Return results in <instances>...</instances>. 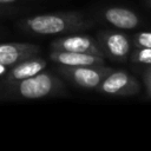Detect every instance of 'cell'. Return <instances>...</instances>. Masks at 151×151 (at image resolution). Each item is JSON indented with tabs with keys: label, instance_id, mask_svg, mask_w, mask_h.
Wrapping results in <instances>:
<instances>
[{
	"label": "cell",
	"instance_id": "obj_2",
	"mask_svg": "<svg viewBox=\"0 0 151 151\" xmlns=\"http://www.w3.org/2000/svg\"><path fill=\"white\" fill-rule=\"evenodd\" d=\"M0 84L5 85L4 94L8 99H41L66 93L63 80L58 76L45 71L18 81H1Z\"/></svg>",
	"mask_w": 151,
	"mask_h": 151
},
{
	"label": "cell",
	"instance_id": "obj_4",
	"mask_svg": "<svg viewBox=\"0 0 151 151\" xmlns=\"http://www.w3.org/2000/svg\"><path fill=\"white\" fill-rule=\"evenodd\" d=\"M100 93L114 97H132L139 93L138 80L126 71H112L97 87Z\"/></svg>",
	"mask_w": 151,
	"mask_h": 151
},
{
	"label": "cell",
	"instance_id": "obj_10",
	"mask_svg": "<svg viewBox=\"0 0 151 151\" xmlns=\"http://www.w3.org/2000/svg\"><path fill=\"white\" fill-rule=\"evenodd\" d=\"M103 19L120 29H133L140 24L137 13L126 7H107L103 11Z\"/></svg>",
	"mask_w": 151,
	"mask_h": 151
},
{
	"label": "cell",
	"instance_id": "obj_6",
	"mask_svg": "<svg viewBox=\"0 0 151 151\" xmlns=\"http://www.w3.org/2000/svg\"><path fill=\"white\" fill-rule=\"evenodd\" d=\"M51 50L70 51L79 53H88L99 57H104V53L97 41V39L86 34H67L51 42Z\"/></svg>",
	"mask_w": 151,
	"mask_h": 151
},
{
	"label": "cell",
	"instance_id": "obj_12",
	"mask_svg": "<svg viewBox=\"0 0 151 151\" xmlns=\"http://www.w3.org/2000/svg\"><path fill=\"white\" fill-rule=\"evenodd\" d=\"M132 44L134 47H149L151 48V32H138L132 37Z\"/></svg>",
	"mask_w": 151,
	"mask_h": 151
},
{
	"label": "cell",
	"instance_id": "obj_5",
	"mask_svg": "<svg viewBox=\"0 0 151 151\" xmlns=\"http://www.w3.org/2000/svg\"><path fill=\"white\" fill-rule=\"evenodd\" d=\"M97 41L104 53V57H109L117 61H125L131 53L132 42L131 39L120 32H99Z\"/></svg>",
	"mask_w": 151,
	"mask_h": 151
},
{
	"label": "cell",
	"instance_id": "obj_8",
	"mask_svg": "<svg viewBox=\"0 0 151 151\" xmlns=\"http://www.w3.org/2000/svg\"><path fill=\"white\" fill-rule=\"evenodd\" d=\"M50 59L54 64L64 65V66H101V65H105L104 57L88 54V53L59 51V50H51Z\"/></svg>",
	"mask_w": 151,
	"mask_h": 151
},
{
	"label": "cell",
	"instance_id": "obj_14",
	"mask_svg": "<svg viewBox=\"0 0 151 151\" xmlns=\"http://www.w3.org/2000/svg\"><path fill=\"white\" fill-rule=\"evenodd\" d=\"M18 0H0V5H7V4H13Z\"/></svg>",
	"mask_w": 151,
	"mask_h": 151
},
{
	"label": "cell",
	"instance_id": "obj_15",
	"mask_svg": "<svg viewBox=\"0 0 151 151\" xmlns=\"http://www.w3.org/2000/svg\"><path fill=\"white\" fill-rule=\"evenodd\" d=\"M147 4H149V6L151 7V0H147Z\"/></svg>",
	"mask_w": 151,
	"mask_h": 151
},
{
	"label": "cell",
	"instance_id": "obj_9",
	"mask_svg": "<svg viewBox=\"0 0 151 151\" xmlns=\"http://www.w3.org/2000/svg\"><path fill=\"white\" fill-rule=\"evenodd\" d=\"M47 61L38 55H34L32 58H28L26 60H22L11 67H8L7 72L2 76V83H12L18 81L28 77H32L46 67Z\"/></svg>",
	"mask_w": 151,
	"mask_h": 151
},
{
	"label": "cell",
	"instance_id": "obj_7",
	"mask_svg": "<svg viewBox=\"0 0 151 151\" xmlns=\"http://www.w3.org/2000/svg\"><path fill=\"white\" fill-rule=\"evenodd\" d=\"M40 47L31 42H4L0 44V64L11 67L22 60L38 55Z\"/></svg>",
	"mask_w": 151,
	"mask_h": 151
},
{
	"label": "cell",
	"instance_id": "obj_1",
	"mask_svg": "<svg viewBox=\"0 0 151 151\" xmlns=\"http://www.w3.org/2000/svg\"><path fill=\"white\" fill-rule=\"evenodd\" d=\"M20 28L38 35L70 34L87 29L93 26V21L79 12L47 13L27 17L19 24Z\"/></svg>",
	"mask_w": 151,
	"mask_h": 151
},
{
	"label": "cell",
	"instance_id": "obj_11",
	"mask_svg": "<svg viewBox=\"0 0 151 151\" xmlns=\"http://www.w3.org/2000/svg\"><path fill=\"white\" fill-rule=\"evenodd\" d=\"M130 59L133 63L151 65V48H149V47H136V50L130 54Z\"/></svg>",
	"mask_w": 151,
	"mask_h": 151
},
{
	"label": "cell",
	"instance_id": "obj_3",
	"mask_svg": "<svg viewBox=\"0 0 151 151\" xmlns=\"http://www.w3.org/2000/svg\"><path fill=\"white\" fill-rule=\"evenodd\" d=\"M57 71L60 76H63L65 79L71 81L73 85L81 88L94 90L100 85V83L105 79V77L109 73H111L113 70L111 67H107L106 65H101V66L58 65Z\"/></svg>",
	"mask_w": 151,
	"mask_h": 151
},
{
	"label": "cell",
	"instance_id": "obj_13",
	"mask_svg": "<svg viewBox=\"0 0 151 151\" xmlns=\"http://www.w3.org/2000/svg\"><path fill=\"white\" fill-rule=\"evenodd\" d=\"M7 70H8V67H7V66H5V65L0 64V77H2V76L7 72Z\"/></svg>",
	"mask_w": 151,
	"mask_h": 151
}]
</instances>
